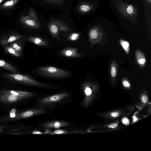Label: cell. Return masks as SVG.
I'll return each instance as SVG.
<instances>
[{"label":"cell","mask_w":151,"mask_h":151,"mask_svg":"<svg viewBox=\"0 0 151 151\" xmlns=\"http://www.w3.org/2000/svg\"><path fill=\"white\" fill-rule=\"evenodd\" d=\"M136 56L138 63L140 65H144L146 63V59L144 56L140 52H137L136 53Z\"/></svg>","instance_id":"obj_17"},{"label":"cell","mask_w":151,"mask_h":151,"mask_svg":"<svg viewBox=\"0 0 151 151\" xmlns=\"http://www.w3.org/2000/svg\"><path fill=\"white\" fill-rule=\"evenodd\" d=\"M78 10L81 12H87L90 10V7L87 5L81 4L78 7Z\"/></svg>","instance_id":"obj_20"},{"label":"cell","mask_w":151,"mask_h":151,"mask_svg":"<svg viewBox=\"0 0 151 151\" xmlns=\"http://www.w3.org/2000/svg\"><path fill=\"white\" fill-rule=\"evenodd\" d=\"M25 36L17 33L14 32L0 39V45L4 46L9 44L24 37Z\"/></svg>","instance_id":"obj_6"},{"label":"cell","mask_w":151,"mask_h":151,"mask_svg":"<svg viewBox=\"0 0 151 151\" xmlns=\"http://www.w3.org/2000/svg\"><path fill=\"white\" fill-rule=\"evenodd\" d=\"M67 122L61 121H55L47 122L43 126L47 128H58L68 126Z\"/></svg>","instance_id":"obj_10"},{"label":"cell","mask_w":151,"mask_h":151,"mask_svg":"<svg viewBox=\"0 0 151 151\" xmlns=\"http://www.w3.org/2000/svg\"><path fill=\"white\" fill-rule=\"evenodd\" d=\"M18 40L10 43L9 45L21 54L22 51L23 43L22 40L19 41Z\"/></svg>","instance_id":"obj_15"},{"label":"cell","mask_w":151,"mask_h":151,"mask_svg":"<svg viewBox=\"0 0 151 151\" xmlns=\"http://www.w3.org/2000/svg\"><path fill=\"white\" fill-rule=\"evenodd\" d=\"M19 0H9L3 4L0 7V9H11L14 7Z\"/></svg>","instance_id":"obj_14"},{"label":"cell","mask_w":151,"mask_h":151,"mask_svg":"<svg viewBox=\"0 0 151 151\" xmlns=\"http://www.w3.org/2000/svg\"><path fill=\"white\" fill-rule=\"evenodd\" d=\"M2 75L5 78L14 82L29 85L45 87L46 85L35 80L28 76L17 73H3Z\"/></svg>","instance_id":"obj_1"},{"label":"cell","mask_w":151,"mask_h":151,"mask_svg":"<svg viewBox=\"0 0 151 151\" xmlns=\"http://www.w3.org/2000/svg\"><path fill=\"white\" fill-rule=\"evenodd\" d=\"M26 39L34 44L39 46H47V42L43 39L37 37L29 36L24 37Z\"/></svg>","instance_id":"obj_11"},{"label":"cell","mask_w":151,"mask_h":151,"mask_svg":"<svg viewBox=\"0 0 151 151\" xmlns=\"http://www.w3.org/2000/svg\"><path fill=\"white\" fill-rule=\"evenodd\" d=\"M25 99L26 98L24 96L13 94L7 90H3L0 92V101L4 103H14Z\"/></svg>","instance_id":"obj_4"},{"label":"cell","mask_w":151,"mask_h":151,"mask_svg":"<svg viewBox=\"0 0 151 151\" xmlns=\"http://www.w3.org/2000/svg\"><path fill=\"white\" fill-rule=\"evenodd\" d=\"M80 34L78 33H73L69 35L68 39L70 41H76L80 37Z\"/></svg>","instance_id":"obj_18"},{"label":"cell","mask_w":151,"mask_h":151,"mask_svg":"<svg viewBox=\"0 0 151 151\" xmlns=\"http://www.w3.org/2000/svg\"><path fill=\"white\" fill-rule=\"evenodd\" d=\"M117 126V124L116 123L112 124L109 126V128H112L116 127Z\"/></svg>","instance_id":"obj_31"},{"label":"cell","mask_w":151,"mask_h":151,"mask_svg":"<svg viewBox=\"0 0 151 151\" xmlns=\"http://www.w3.org/2000/svg\"><path fill=\"white\" fill-rule=\"evenodd\" d=\"M17 114V111L15 108H13L10 111L9 113V117L6 118V120H9L11 119L14 117Z\"/></svg>","instance_id":"obj_22"},{"label":"cell","mask_w":151,"mask_h":151,"mask_svg":"<svg viewBox=\"0 0 151 151\" xmlns=\"http://www.w3.org/2000/svg\"><path fill=\"white\" fill-rule=\"evenodd\" d=\"M59 21L55 20L50 22L49 25V29L51 34L55 37L58 36L59 30Z\"/></svg>","instance_id":"obj_9"},{"label":"cell","mask_w":151,"mask_h":151,"mask_svg":"<svg viewBox=\"0 0 151 151\" xmlns=\"http://www.w3.org/2000/svg\"><path fill=\"white\" fill-rule=\"evenodd\" d=\"M127 12L130 14H132L133 13V7L132 5L129 6L127 9Z\"/></svg>","instance_id":"obj_26"},{"label":"cell","mask_w":151,"mask_h":151,"mask_svg":"<svg viewBox=\"0 0 151 151\" xmlns=\"http://www.w3.org/2000/svg\"><path fill=\"white\" fill-rule=\"evenodd\" d=\"M7 91L14 95L24 96L26 98L35 95L34 93L29 92L12 90H8Z\"/></svg>","instance_id":"obj_13"},{"label":"cell","mask_w":151,"mask_h":151,"mask_svg":"<svg viewBox=\"0 0 151 151\" xmlns=\"http://www.w3.org/2000/svg\"><path fill=\"white\" fill-rule=\"evenodd\" d=\"M48 3L60 5L64 2L63 0H43Z\"/></svg>","instance_id":"obj_21"},{"label":"cell","mask_w":151,"mask_h":151,"mask_svg":"<svg viewBox=\"0 0 151 151\" xmlns=\"http://www.w3.org/2000/svg\"><path fill=\"white\" fill-rule=\"evenodd\" d=\"M68 132L66 130L58 129L54 131L51 134H66Z\"/></svg>","instance_id":"obj_24"},{"label":"cell","mask_w":151,"mask_h":151,"mask_svg":"<svg viewBox=\"0 0 151 151\" xmlns=\"http://www.w3.org/2000/svg\"><path fill=\"white\" fill-rule=\"evenodd\" d=\"M136 119L137 118L135 117V118H134V122L136 121V120H135V119Z\"/></svg>","instance_id":"obj_35"},{"label":"cell","mask_w":151,"mask_h":151,"mask_svg":"<svg viewBox=\"0 0 151 151\" xmlns=\"http://www.w3.org/2000/svg\"><path fill=\"white\" fill-rule=\"evenodd\" d=\"M142 102L143 103H146L148 100V98L147 96L146 95L143 96L142 98Z\"/></svg>","instance_id":"obj_29"},{"label":"cell","mask_w":151,"mask_h":151,"mask_svg":"<svg viewBox=\"0 0 151 151\" xmlns=\"http://www.w3.org/2000/svg\"><path fill=\"white\" fill-rule=\"evenodd\" d=\"M124 86L126 87H129L130 86L129 83L126 81H124L122 82Z\"/></svg>","instance_id":"obj_28"},{"label":"cell","mask_w":151,"mask_h":151,"mask_svg":"<svg viewBox=\"0 0 151 151\" xmlns=\"http://www.w3.org/2000/svg\"><path fill=\"white\" fill-rule=\"evenodd\" d=\"M84 92L85 94L87 96H89L92 93L91 90L90 88L88 87L86 88Z\"/></svg>","instance_id":"obj_25"},{"label":"cell","mask_w":151,"mask_h":151,"mask_svg":"<svg viewBox=\"0 0 151 151\" xmlns=\"http://www.w3.org/2000/svg\"><path fill=\"white\" fill-rule=\"evenodd\" d=\"M123 123L126 125L129 124V122L128 119L126 118H124L122 120Z\"/></svg>","instance_id":"obj_30"},{"label":"cell","mask_w":151,"mask_h":151,"mask_svg":"<svg viewBox=\"0 0 151 151\" xmlns=\"http://www.w3.org/2000/svg\"><path fill=\"white\" fill-rule=\"evenodd\" d=\"M0 67L8 70L13 73H17L18 71L13 65L6 61L0 59Z\"/></svg>","instance_id":"obj_12"},{"label":"cell","mask_w":151,"mask_h":151,"mask_svg":"<svg viewBox=\"0 0 151 151\" xmlns=\"http://www.w3.org/2000/svg\"><path fill=\"white\" fill-rule=\"evenodd\" d=\"M5 0H0V4L2 3L3 1H4Z\"/></svg>","instance_id":"obj_34"},{"label":"cell","mask_w":151,"mask_h":151,"mask_svg":"<svg viewBox=\"0 0 151 151\" xmlns=\"http://www.w3.org/2000/svg\"><path fill=\"white\" fill-rule=\"evenodd\" d=\"M97 31L95 29L92 30L90 32V36L92 39H95L97 37Z\"/></svg>","instance_id":"obj_23"},{"label":"cell","mask_w":151,"mask_h":151,"mask_svg":"<svg viewBox=\"0 0 151 151\" xmlns=\"http://www.w3.org/2000/svg\"><path fill=\"white\" fill-rule=\"evenodd\" d=\"M4 52L8 54L17 57H19L21 54L9 45H6L4 47Z\"/></svg>","instance_id":"obj_16"},{"label":"cell","mask_w":151,"mask_h":151,"mask_svg":"<svg viewBox=\"0 0 151 151\" xmlns=\"http://www.w3.org/2000/svg\"><path fill=\"white\" fill-rule=\"evenodd\" d=\"M20 21L22 24L28 28L34 29L40 28L39 20L32 8L29 9V12L27 15L21 16Z\"/></svg>","instance_id":"obj_3"},{"label":"cell","mask_w":151,"mask_h":151,"mask_svg":"<svg viewBox=\"0 0 151 151\" xmlns=\"http://www.w3.org/2000/svg\"><path fill=\"white\" fill-rule=\"evenodd\" d=\"M77 48L68 47L61 50L60 54L62 55L69 57H81L82 54L78 52Z\"/></svg>","instance_id":"obj_8"},{"label":"cell","mask_w":151,"mask_h":151,"mask_svg":"<svg viewBox=\"0 0 151 151\" xmlns=\"http://www.w3.org/2000/svg\"><path fill=\"white\" fill-rule=\"evenodd\" d=\"M37 71L40 75L55 78H65L70 75L68 71L51 66L40 67Z\"/></svg>","instance_id":"obj_2"},{"label":"cell","mask_w":151,"mask_h":151,"mask_svg":"<svg viewBox=\"0 0 151 151\" xmlns=\"http://www.w3.org/2000/svg\"><path fill=\"white\" fill-rule=\"evenodd\" d=\"M111 115L113 117H116L119 116V114L117 112H114L111 114Z\"/></svg>","instance_id":"obj_32"},{"label":"cell","mask_w":151,"mask_h":151,"mask_svg":"<svg viewBox=\"0 0 151 151\" xmlns=\"http://www.w3.org/2000/svg\"><path fill=\"white\" fill-rule=\"evenodd\" d=\"M116 74V71L115 68L114 67H113L111 70V76L114 77L115 76Z\"/></svg>","instance_id":"obj_27"},{"label":"cell","mask_w":151,"mask_h":151,"mask_svg":"<svg viewBox=\"0 0 151 151\" xmlns=\"http://www.w3.org/2000/svg\"><path fill=\"white\" fill-rule=\"evenodd\" d=\"M120 42L123 48L127 53H128L129 50V43L127 42L122 40H121Z\"/></svg>","instance_id":"obj_19"},{"label":"cell","mask_w":151,"mask_h":151,"mask_svg":"<svg viewBox=\"0 0 151 151\" xmlns=\"http://www.w3.org/2000/svg\"><path fill=\"white\" fill-rule=\"evenodd\" d=\"M32 134H42V133L39 131H35L32 132Z\"/></svg>","instance_id":"obj_33"},{"label":"cell","mask_w":151,"mask_h":151,"mask_svg":"<svg viewBox=\"0 0 151 151\" xmlns=\"http://www.w3.org/2000/svg\"><path fill=\"white\" fill-rule=\"evenodd\" d=\"M44 111L42 109H35L24 111L17 114L14 117L10 120H15L28 118L41 114L44 112Z\"/></svg>","instance_id":"obj_5"},{"label":"cell","mask_w":151,"mask_h":151,"mask_svg":"<svg viewBox=\"0 0 151 151\" xmlns=\"http://www.w3.org/2000/svg\"><path fill=\"white\" fill-rule=\"evenodd\" d=\"M68 96L67 93L56 94L45 97L42 99L40 102L43 104L56 102L65 98Z\"/></svg>","instance_id":"obj_7"}]
</instances>
